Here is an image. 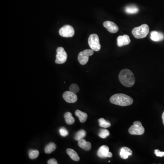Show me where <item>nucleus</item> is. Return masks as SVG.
Listing matches in <instances>:
<instances>
[{
  "label": "nucleus",
  "mask_w": 164,
  "mask_h": 164,
  "mask_svg": "<svg viewBox=\"0 0 164 164\" xmlns=\"http://www.w3.org/2000/svg\"><path fill=\"white\" fill-rule=\"evenodd\" d=\"M110 101L113 104L121 106H127L132 104L133 99L131 97L125 94H117L111 97Z\"/></svg>",
  "instance_id": "nucleus-1"
},
{
  "label": "nucleus",
  "mask_w": 164,
  "mask_h": 164,
  "mask_svg": "<svg viewBox=\"0 0 164 164\" xmlns=\"http://www.w3.org/2000/svg\"><path fill=\"white\" fill-rule=\"evenodd\" d=\"M119 78L121 83L124 86L131 87L135 84V76L130 70H122L119 74Z\"/></svg>",
  "instance_id": "nucleus-2"
},
{
  "label": "nucleus",
  "mask_w": 164,
  "mask_h": 164,
  "mask_svg": "<svg viewBox=\"0 0 164 164\" xmlns=\"http://www.w3.org/2000/svg\"><path fill=\"white\" fill-rule=\"evenodd\" d=\"M149 27L146 24L135 27L132 31L133 36L137 39L145 38L149 33Z\"/></svg>",
  "instance_id": "nucleus-3"
},
{
  "label": "nucleus",
  "mask_w": 164,
  "mask_h": 164,
  "mask_svg": "<svg viewBox=\"0 0 164 164\" xmlns=\"http://www.w3.org/2000/svg\"><path fill=\"white\" fill-rule=\"evenodd\" d=\"M88 42L91 49L95 51H99L101 49L99 36L96 34H92L88 38Z\"/></svg>",
  "instance_id": "nucleus-4"
},
{
  "label": "nucleus",
  "mask_w": 164,
  "mask_h": 164,
  "mask_svg": "<svg viewBox=\"0 0 164 164\" xmlns=\"http://www.w3.org/2000/svg\"><path fill=\"white\" fill-rule=\"evenodd\" d=\"M129 132L131 135H142L145 133V128L142 126L141 122L139 121H135L133 125L130 127Z\"/></svg>",
  "instance_id": "nucleus-5"
},
{
  "label": "nucleus",
  "mask_w": 164,
  "mask_h": 164,
  "mask_svg": "<svg viewBox=\"0 0 164 164\" xmlns=\"http://www.w3.org/2000/svg\"><path fill=\"white\" fill-rule=\"evenodd\" d=\"M92 49H86L79 53L78 56V60L81 65H85L88 62L89 57L94 54Z\"/></svg>",
  "instance_id": "nucleus-6"
},
{
  "label": "nucleus",
  "mask_w": 164,
  "mask_h": 164,
  "mask_svg": "<svg viewBox=\"0 0 164 164\" xmlns=\"http://www.w3.org/2000/svg\"><path fill=\"white\" fill-rule=\"evenodd\" d=\"M57 55L55 63L57 64H63L65 63L67 59V55L62 47H58L57 49Z\"/></svg>",
  "instance_id": "nucleus-7"
},
{
  "label": "nucleus",
  "mask_w": 164,
  "mask_h": 164,
  "mask_svg": "<svg viewBox=\"0 0 164 164\" xmlns=\"http://www.w3.org/2000/svg\"><path fill=\"white\" fill-rule=\"evenodd\" d=\"M59 33L60 36L62 37L70 38L74 36V30L71 26H64L59 30Z\"/></svg>",
  "instance_id": "nucleus-8"
},
{
  "label": "nucleus",
  "mask_w": 164,
  "mask_h": 164,
  "mask_svg": "<svg viewBox=\"0 0 164 164\" xmlns=\"http://www.w3.org/2000/svg\"><path fill=\"white\" fill-rule=\"evenodd\" d=\"M97 155L99 157L101 158H110L113 156V154L111 152L109 151V148L107 145H102L101 146L98 152Z\"/></svg>",
  "instance_id": "nucleus-9"
},
{
  "label": "nucleus",
  "mask_w": 164,
  "mask_h": 164,
  "mask_svg": "<svg viewBox=\"0 0 164 164\" xmlns=\"http://www.w3.org/2000/svg\"><path fill=\"white\" fill-rule=\"evenodd\" d=\"M63 97L64 100L68 103H74L78 100V97L76 94L70 91L64 92Z\"/></svg>",
  "instance_id": "nucleus-10"
},
{
  "label": "nucleus",
  "mask_w": 164,
  "mask_h": 164,
  "mask_svg": "<svg viewBox=\"0 0 164 164\" xmlns=\"http://www.w3.org/2000/svg\"><path fill=\"white\" fill-rule=\"evenodd\" d=\"M104 26L108 30V32L112 33H115L119 31L118 26L112 22H105L104 23Z\"/></svg>",
  "instance_id": "nucleus-11"
},
{
  "label": "nucleus",
  "mask_w": 164,
  "mask_h": 164,
  "mask_svg": "<svg viewBox=\"0 0 164 164\" xmlns=\"http://www.w3.org/2000/svg\"><path fill=\"white\" fill-rule=\"evenodd\" d=\"M131 39L129 36L124 35L118 37L117 38V45L119 47H122L123 46L127 45L131 43Z\"/></svg>",
  "instance_id": "nucleus-12"
},
{
  "label": "nucleus",
  "mask_w": 164,
  "mask_h": 164,
  "mask_svg": "<svg viewBox=\"0 0 164 164\" xmlns=\"http://www.w3.org/2000/svg\"><path fill=\"white\" fill-rule=\"evenodd\" d=\"M150 39L154 42L161 41L164 39V35L160 32L152 31L150 33Z\"/></svg>",
  "instance_id": "nucleus-13"
},
{
  "label": "nucleus",
  "mask_w": 164,
  "mask_h": 164,
  "mask_svg": "<svg viewBox=\"0 0 164 164\" xmlns=\"http://www.w3.org/2000/svg\"><path fill=\"white\" fill-rule=\"evenodd\" d=\"M132 155L131 149L127 147H124L120 149V155L121 158L123 159H127L129 156Z\"/></svg>",
  "instance_id": "nucleus-14"
},
{
  "label": "nucleus",
  "mask_w": 164,
  "mask_h": 164,
  "mask_svg": "<svg viewBox=\"0 0 164 164\" xmlns=\"http://www.w3.org/2000/svg\"><path fill=\"white\" fill-rule=\"evenodd\" d=\"M78 145L80 148L86 151L90 150L92 147L91 143L90 142H87L83 139L79 141Z\"/></svg>",
  "instance_id": "nucleus-15"
},
{
  "label": "nucleus",
  "mask_w": 164,
  "mask_h": 164,
  "mask_svg": "<svg viewBox=\"0 0 164 164\" xmlns=\"http://www.w3.org/2000/svg\"><path fill=\"white\" fill-rule=\"evenodd\" d=\"M67 153L69 155L70 157L74 161H79L80 160L79 156L74 150L72 149L68 148L67 149Z\"/></svg>",
  "instance_id": "nucleus-16"
},
{
  "label": "nucleus",
  "mask_w": 164,
  "mask_h": 164,
  "mask_svg": "<svg viewBox=\"0 0 164 164\" xmlns=\"http://www.w3.org/2000/svg\"><path fill=\"white\" fill-rule=\"evenodd\" d=\"M75 113L77 117H79V121L81 123H84L87 120L88 115L86 113L81 111L79 110H76Z\"/></svg>",
  "instance_id": "nucleus-17"
},
{
  "label": "nucleus",
  "mask_w": 164,
  "mask_h": 164,
  "mask_svg": "<svg viewBox=\"0 0 164 164\" xmlns=\"http://www.w3.org/2000/svg\"><path fill=\"white\" fill-rule=\"evenodd\" d=\"M64 117L67 124L71 125L74 123L75 120L74 118L73 117L72 114L70 112H68L66 113L65 114H64Z\"/></svg>",
  "instance_id": "nucleus-18"
},
{
  "label": "nucleus",
  "mask_w": 164,
  "mask_h": 164,
  "mask_svg": "<svg viewBox=\"0 0 164 164\" xmlns=\"http://www.w3.org/2000/svg\"><path fill=\"white\" fill-rule=\"evenodd\" d=\"M57 146L53 142H51L47 145L45 148V152L46 154H50L56 149Z\"/></svg>",
  "instance_id": "nucleus-19"
},
{
  "label": "nucleus",
  "mask_w": 164,
  "mask_h": 164,
  "mask_svg": "<svg viewBox=\"0 0 164 164\" xmlns=\"http://www.w3.org/2000/svg\"><path fill=\"white\" fill-rule=\"evenodd\" d=\"M86 136V131L83 129H81L76 133L74 138L76 140L79 141L80 140L83 139Z\"/></svg>",
  "instance_id": "nucleus-20"
},
{
  "label": "nucleus",
  "mask_w": 164,
  "mask_h": 164,
  "mask_svg": "<svg viewBox=\"0 0 164 164\" xmlns=\"http://www.w3.org/2000/svg\"><path fill=\"white\" fill-rule=\"evenodd\" d=\"M125 11L128 14H136L139 12V9L135 6H129L125 8Z\"/></svg>",
  "instance_id": "nucleus-21"
},
{
  "label": "nucleus",
  "mask_w": 164,
  "mask_h": 164,
  "mask_svg": "<svg viewBox=\"0 0 164 164\" xmlns=\"http://www.w3.org/2000/svg\"><path fill=\"white\" fill-rule=\"evenodd\" d=\"M98 121H99V126H100L101 127L107 128L111 126L110 123L105 120L104 118H100V119H99Z\"/></svg>",
  "instance_id": "nucleus-22"
},
{
  "label": "nucleus",
  "mask_w": 164,
  "mask_h": 164,
  "mask_svg": "<svg viewBox=\"0 0 164 164\" xmlns=\"http://www.w3.org/2000/svg\"><path fill=\"white\" fill-rule=\"evenodd\" d=\"M29 157L31 159H35L38 157L39 155V152L38 150L30 149L28 152Z\"/></svg>",
  "instance_id": "nucleus-23"
},
{
  "label": "nucleus",
  "mask_w": 164,
  "mask_h": 164,
  "mask_svg": "<svg viewBox=\"0 0 164 164\" xmlns=\"http://www.w3.org/2000/svg\"><path fill=\"white\" fill-rule=\"evenodd\" d=\"M109 132L108 130L106 129H101L99 132V136L103 138V139H105L107 137L109 136Z\"/></svg>",
  "instance_id": "nucleus-24"
},
{
  "label": "nucleus",
  "mask_w": 164,
  "mask_h": 164,
  "mask_svg": "<svg viewBox=\"0 0 164 164\" xmlns=\"http://www.w3.org/2000/svg\"><path fill=\"white\" fill-rule=\"evenodd\" d=\"M69 90L72 92L74 93H77L79 92V88L77 85V84L75 83H73L71 84L69 87Z\"/></svg>",
  "instance_id": "nucleus-25"
},
{
  "label": "nucleus",
  "mask_w": 164,
  "mask_h": 164,
  "mask_svg": "<svg viewBox=\"0 0 164 164\" xmlns=\"http://www.w3.org/2000/svg\"><path fill=\"white\" fill-rule=\"evenodd\" d=\"M59 133L60 135L63 137H66L68 136V132L66 129L64 127L61 128L59 129Z\"/></svg>",
  "instance_id": "nucleus-26"
},
{
  "label": "nucleus",
  "mask_w": 164,
  "mask_h": 164,
  "mask_svg": "<svg viewBox=\"0 0 164 164\" xmlns=\"http://www.w3.org/2000/svg\"><path fill=\"white\" fill-rule=\"evenodd\" d=\"M155 154L156 156L161 157L164 156V152L160 151L158 149H155Z\"/></svg>",
  "instance_id": "nucleus-27"
},
{
  "label": "nucleus",
  "mask_w": 164,
  "mask_h": 164,
  "mask_svg": "<svg viewBox=\"0 0 164 164\" xmlns=\"http://www.w3.org/2000/svg\"><path fill=\"white\" fill-rule=\"evenodd\" d=\"M47 164H58L57 160L56 159L52 158V159H49L47 161Z\"/></svg>",
  "instance_id": "nucleus-28"
},
{
  "label": "nucleus",
  "mask_w": 164,
  "mask_h": 164,
  "mask_svg": "<svg viewBox=\"0 0 164 164\" xmlns=\"http://www.w3.org/2000/svg\"><path fill=\"white\" fill-rule=\"evenodd\" d=\"M162 120H163V124H164V112H163V114H162Z\"/></svg>",
  "instance_id": "nucleus-29"
}]
</instances>
